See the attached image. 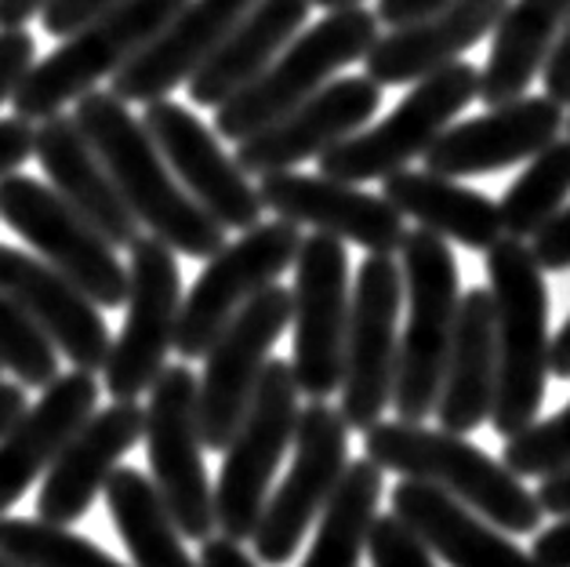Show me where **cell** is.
Masks as SVG:
<instances>
[{
	"mask_svg": "<svg viewBox=\"0 0 570 567\" xmlns=\"http://www.w3.org/2000/svg\"><path fill=\"white\" fill-rule=\"evenodd\" d=\"M73 120L106 164L138 226H146L175 255L189 258H212L226 244V229L183 189L142 120L131 117L128 102H120L114 91H88L77 99Z\"/></svg>",
	"mask_w": 570,
	"mask_h": 567,
	"instance_id": "cell-1",
	"label": "cell"
},
{
	"mask_svg": "<svg viewBox=\"0 0 570 567\" xmlns=\"http://www.w3.org/2000/svg\"><path fill=\"white\" fill-rule=\"evenodd\" d=\"M364 454L382 469L407 480H425L448 491L509 535H531L541 524L538 495L505 462L491 459L483 448L469 444L462 433L425 430L422 422H374L364 430Z\"/></svg>",
	"mask_w": 570,
	"mask_h": 567,
	"instance_id": "cell-2",
	"label": "cell"
},
{
	"mask_svg": "<svg viewBox=\"0 0 570 567\" xmlns=\"http://www.w3.org/2000/svg\"><path fill=\"white\" fill-rule=\"evenodd\" d=\"M487 276L494 302L498 385L491 426L502 437L527 430L546 400L549 382V287L531 244L502 237L487 247Z\"/></svg>",
	"mask_w": 570,
	"mask_h": 567,
	"instance_id": "cell-3",
	"label": "cell"
},
{
	"mask_svg": "<svg viewBox=\"0 0 570 567\" xmlns=\"http://www.w3.org/2000/svg\"><path fill=\"white\" fill-rule=\"evenodd\" d=\"M400 273L407 328L396 345V379L389 404L403 422H425L436 408L458 302H462L458 262L448 241L419 226L400 244Z\"/></svg>",
	"mask_w": 570,
	"mask_h": 567,
	"instance_id": "cell-4",
	"label": "cell"
},
{
	"mask_svg": "<svg viewBox=\"0 0 570 567\" xmlns=\"http://www.w3.org/2000/svg\"><path fill=\"white\" fill-rule=\"evenodd\" d=\"M379 26L382 22L374 11L353 4L327 11V19H320L305 33L298 30L252 85H244L222 106H215V135H222L226 143H240V138L266 128L269 120L309 99L327 80H335L338 69L364 59L367 48L379 40Z\"/></svg>",
	"mask_w": 570,
	"mask_h": 567,
	"instance_id": "cell-5",
	"label": "cell"
},
{
	"mask_svg": "<svg viewBox=\"0 0 570 567\" xmlns=\"http://www.w3.org/2000/svg\"><path fill=\"white\" fill-rule=\"evenodd\" d=\"M186 0H120L102 16H95L80 30L62 37L48 59L33 62L11 91V109L22 120H45L62 114V106L77 102L114 77L146 40L168 22Z\"/></svg>",
	"mask_w": 570,
	"mask_h": 567,
	"instance_id": "cell-6",
	"label": "cell"
},
{
	"mask_svg": "<svg viewBox=\"0 0 570 567\" xmlns=\"http://www.w3.org/2000/svg\"><path fill=\"white\" fill-rule=\"evenodd\" d=\"M298 382L291 361L269 356L247 400V411L226 444L222 473L215 483V524L233 542H252L262 506L269 499L273 477L295 440Z\"/></svg>",
	"mask_w": 570,
	"mask_h": 567,
	"instance_id": "cell-7",
	"label": "cell"
},
{
	"mask_svg": "<svg viewBox=\"0 0 570 567\" xmlns=\"http://www.w3.org/2000/svg\"><path fill=\"white\" fill-rule=\"evenodd\" d=\"M480 95V69L472 62H448L436 74L414 80L403 102L385 120L360 128L316 157L320 175L338 183H382L385 175L419 160L440 131Z\"/></svg>",
	"mask_w": 570,
	"mask_h": 567,
	"instance_id": "cell-8",
	"label": "cell"
},
{
	"mask_svg": "<svg viewBox=\"0 0 570 567\" xmlns=\"http://www.w3.org/2000/svg\"><path fill=\"white\" fill-rule=\"evenodd\" d=\"M146 411V448L149 469L164 506L183 538L204 542L215 524V488L204 466V437L197 419V375L186 364L164 368L149 385Z\"/></svg>",
	"mask_w": 570,
	"mask_h": 567,
	"instance_id": "cell-9",
	"label": "cell"
},
{
	"mask_svg": "<svg viewBox=\"0 0 570 567\" xmlns=\"http://www.w3.org/2000/svg\"><path fill=\"white\" fill-rule=\"evenodd\" d=\"M0 218L26 244L37 247L48 266L69 276L99 310L124 306L128 266H120L114 244L85 215H77L51 186L19 172L4 175L0 178Z\"/></svg>",
	"mask_w": 570,
	"mask_h": 567,
	"instance_id": "cell-10",
	"label": "cell"
},
{
	"mask_svg": "<svg viewBox=\"0 0 570 567\" xmlns=\"http://www.w3.org/2000/svg\"><path fill=\"white\" fill-rule=\"evenodd\" d=\"M128 252L131 266L128 295H124L128 316L102 364L106 390L114 400H138L149 393V385L168 368L178 310H183V273L171 247L149 233V237H135Z\"/></svg>",
	"mask_w": 570,
	"mask_h": 567,
	"instance_id": "cell-11",
	"label": "cell"
},
{
	"mask_svg": "<svg viewBox=\"0 0 570 567\" xmlns=\"http://www.w3.org/2000/svg\"><path fill=\"white\" fill-rule=\"evenodd\" d=\"M403 273L393 255H367L350 295V328L342 356V419L350 430H371L393 400L400 345Z\"/></svg>",
	"mask_w": 570,
	"mask_h": 567,
	"instance_id": "cell-12",
	"label": "cell"
},
{
	"mask_svg": "<svg viewBox=\"0 0 570 567\" xmlns=\"http://www.w3.org/2000/svg\"><path fill=\"white\" fill-rule=\"evenodd\" d=\"M302 244V226L276 218V223H255L244 237L222 244L207 258L193 292L183 299L175 328V353L193 361L204 356L215 335L233 321V313L247 306L262 287L276 284V276L295 266Z\"/></svg>",
	"mask_w": 570,
	"mask_h": 567,
	"instance_id": "cell-13",
	"label": "cell"
},
{
	"mask_svg": "<svg viewBox=\"0 0 570 567\" xmlns=\"http://www.w3.org/2000/svg\"><path fill=\"white\" fill-rule=\"evenodd\" d=\"M291 444H295V459H291L284 483L262 506L258 528L252 535L255 557L269 567H281L295 557L305 531L313 528L331 491L338 488L350 466V426L327 400H313L309 408L298 411Z\"/></svg>",
	"mask_w": 570,
	"mask_h": 567,
	"instance_id": "cell-14",
	"label": "cell"
},
{
	"mask_svg": "<svg viewBox=\"0 0 570 567\" xmlns=\"http://www.w3.org/2000/svg\"><path fill=\"white\" fill-rule=\"evenodd\" d=\"M291 324H295L298 393L327 400L342 385L345 328H350V252L331 233L302 237L291 287Z\"/></svg>",
	"mask_w": 570,
	"mask_h": 567,
	"instance_id": "cell-15",
	"label": "cell"
},
{
	"mask_svg": "<svg viewBox=\"0 0 570 567\" xmlns=\"http://www.w3.org/2000/svg\"><path fill=\"white\" fill-rule=\"evenodd\" d=\"M291 328V292L269 284L233 313L204 353V375L197 379V419L204 448L226 451L240 426L255 382L266 368L276 339Z\"/></svg>",
	"mask_w": 570,
	"mask_h": 567,
	"instance_id": "cell-16",
	"label": "cell"
},
{
	"mask_svg": "<svg viewBox=\"0 0 570 567\" xmlns=\"http://www.w3.org/2000/svg\"><path fill=\"white\" fill-rule=\"evenodd\" d=\"M142 128L153 138V146L160 149V157L168 160L183 189L222 229L244 233L258 223L262 212H266L258 186H252L240 164L222 149L218 135L193 117L186 106L171 99L146 102Z\"/></svg>",
	"mask_w": 570,
	"mask_h": 567,
	"instance_id": "cell-17",
	"label": "cell"
},
{
	"mask_svg": "<svg viewBox=\"0 0 570 567\" xmlns=\"http://www.w3.org/2000/svg\"><path fill=\"white\" fill-rule=\"evenodd\" d=\"M379 106L382 88L367 74L327 80L309 99H302L287 114L269 120L266 128L240 138L233 160L240 164L244 175L287 172L302 160H316L324 149L367 128V120L379 114Z\"/></svg>",
	"mask_w": 570,
	"mask_h": 567,
	"instance_id": "cell-18",
	"label": "cell"
},
{
	"mask_svg": "<svg viewBox=\"0 0 570 567\" xmlns=\"http://www.w3.org/2000/svg\"><path fill=\"white\" fill-rule=\"evenodd\" d=\"M258 197L276 218L360 244L367 255H393L407 237L403 215L385 197L327 175H302L291 168L258 175Z\"/></svg>",
	"mask_w": 570,
	"mask_h": 567,
	"instance_id": "cell-19",
	"label": "cell"
},
{
	"mask_svg": "<svg viewBox=\"0 0 570 567\" xmlns=\"http://www.w3.org/2000/svg\"><path fill=\"white\" fill-rule=\"evenodd\" d=\"M563 106L549 95H520V99L487 106L483 117L454 120L425 149L429 172L448 178H472L531 160L563 131Z\"/></svg>",
	"mask_w": 570,
	"mask_h": 567,
	"instance_id": "cell-20",
	"label": "cell"
},
{
	"mask_svg": "<svg viewBox=\"0 0 570 567\" xmlns=\"http://www.w3.org/2000/svg\"><path fill=\"white\" fill-rule=\"evenodd\" d=\"M146 411L138 400H114L102 411H91L45 469V483L37 495V517L69 528L88 517L91 502L99 499L109 473L120 466L138 440H142Z\"/></svg>",
	"mask_w": 570,
	"mask_h": 567,
	"instance_id": "cell-21",
	"label": "cell"
},
{
	"mask_svg": "<svg viewBox=\"0 0 570 567\" xmlns=\"http://www.w3.org/2000/svg\"><path fill=\"white\" fill-rule=\"evenodd\" d=\"M255 0H186L175 16L109 77V91L120 102H157L212 59L236 19Z\"/></svg>",
	"mask_w": 570,
	"mask_h": 567,
	"instance_id": "cell-22",
	"label": "cell"
},
{
	"mask_svg": "<svg viewBox=\"0 0 570 567\" xmlns=\"http://www.w3.org/2000/svg\"><path fill=\"white\" fill-rule=\"evenodd\" d=\"M0 295H8L80 371H102L109 356L106 316L80 287L48 262L0 244Z\"/></svg>",
	"mask_w": 570,
	"mask_h": 567,
	"instance_id": "cell-23",
	"label": "cell"
},
{
	"mask_svg": "<svg viewBox=\"0 0 570 567\" xmlns=\"http://www.w3.org/2000/svg\"><path fill=\"white\" fill-rule=\"evenodd\" d=\"M505 4L509 0H451L422 19L379 33L360 62L379 88L414 85L491 37Z\"/></svg>",
	"mask_w": 570,
	"mask_h": 567,
	"instance_id": "cell-24",
	"label": "cell"
},
{
	"mask_svg": "<svg viewBox=\"0 0 570 567\" xmlns=\"http://www.w3.org/2000/svg\"><path fill=\"white\" fill-rule=\"evenodd\" d=\"M99 408V382L95 371H66L45 385V397L26 408L16 422L0 433V517L16 506L30 483L45 473L51 459L66 444L88 414Z\"/></svg>",
	"mask_w": 570,
	"mask_h": 567,
	"instance_id": "cell-25",
	"label": "cell"
},
{
	"mask_svg": "<svg viewBox=\"0 0 570 567\" xmlns=\"http://www.w3.org/2000/svg\"><path fill=\"white\" fill-rule=\"evenodd\" d=\"M33 157L51 178V189L85 215L114 247H128L138 237V218L124 204L120 189L109 178L106 164L80 135L77 120L66 114H51L33 128Z\"/></svg>",
	"mask_w": 570,
	"mask_h": 567,
	"instance_id": "cell-26",
	"label": "cell"
},
{
	"mask_svg": "<svg viewBox=\"0 0 570 567\" xmlns=\"http://www.w3.org/2000/svg\"><path fill=\"white\" fill-rule=\"evenodd\" d=\"M393 514L451 567H546L534 553H523L494 531L480 514L451 499L425 480L403 477L393 488Z\"/></svg>",
	"mask_w": 570,
	"mask_h": 567,
	"instance_id": "cell-27",
	"label": "cell"
},
{
	"mask_svg": "<svg viewBox=\"0 0 570 567\" xmlns=\"http://www.w3.org/2000/svg\"><path fill=\"white\" fill-rule=\"evenodd\" d=\"M498 385V342H494V302L487 287H472L458 302L454 331L443 382L433 414L440 430L472 433L491 419Z\"/></svg>",
	"mask_w": 570,
	"mask_h": 567,
	"instance_id": "cell-28",
	"label": "cell"
},
{
	"mask_svg": "<svg viewBox=\"0 0 570 567\" xmlns=\"http://www.w3.org/2000/svg\"><path fill=\"white\" fill-rule=\"evenodd\" d=\"M313 11V0H255L244 11L226 40L215 48L197 74L189 77V99L215 109L266 69L284 45L295 37Z\"/></svg>",
	"mask_w": 570,
	"mask_h": 567,
	"instance_id": "cell-29",
	"label": "cell"
},
{
	"mask_svg": "<svg viewBox=\"0 0 570 567\" xmlns=\"http://www.w3.org/2000/svg\"><path fill=\"white\" fill-rule=\"evenodd\" d=\"M382 197L396 207L403 218H414L422 229L454 241L472 252H487L494 241L505 237L502 212L491 197L462 186L458 178L436 172L400 168L382 178Z\"/></svg>",
	"mask_w": 570,
	"mask_h": 567,
	"instance_id": "cell-30",
	"label": "cell"
},
{
	"mask_svg": "<svg viewBox=\"0 0 570 567\" xmlns=\"http://www.w3.org/2000/svg\"><path fill=\"white\" fill-rule=\"evenodd\" d=\"M570 19V0H509L491 30V51L480 69V95L487 106L520 99L531 91L552 45Z\"/></svg>",
	"mask_w": 570,
	"mask_h": 567,
	"instance_id": "cell-31",
	"label": "cell"
},
{
	"mask_svg": "<svg viewBox=\"0 0 570 567\" xmlns=\"http://www.w3.org/2000/svg\"><path fill=\"white\" fill-rule=\"evenodd\" d=\"M106 506L135 567H200L183 546V531L164 506L157 483L131 466H117L106 480Z\"/></svg>",
	"mask_w": 570,
	"mask_h": 567,
	"instance_id": "cell-32",
	"label": "cell"
},
{
	"mask_svg": "<svg viewBox=\"0 0 570 567\" xmlns=\"http://www.w3.org/2000/svg\"><path fill=\"white\" fill-rule=\"evenodd\" d=\"M385 469L374 466L367 454L345 466L338 488L331 491L327 506L316 517L313 549L302 567H360L367 553L371 520L379 517Z\"/></svg>",
	"mask_w": 570,
	"mask_h": 567,
	"instance_id": "cell-33",
	"label": "cell"
},
{
	"mask_svg": "<svg viewBox=\"0 0 570 567\" xmlns=\"http://www.w3.org/2000/svg\"><path fill=\"white\" fill-rule=\"evenodd\" d=\"M570 201V138H556L541 154L527 160L523 175L505 189L502 204V229L505 237L531 241Z\"/></svg>",
	"mask_w": 570,
	"mask_h": 567,
	"instance_id": "cell-34",
	"label": "cell"
},
{
	"mask_svg": "<svg viewBox=\"0 0 570 567\" xmlns=\"http://www.w3.org/2000/svg\"><path fill=\"white\" fill-rule=\"evenodd\" d=\"M0 560L19 567H124L88 538L40 517H0Z\"/></svg>",
	"mask_w": 570,
	"mask_h": 567,
	"instance_id": "cell-35",
	"label": "cell"
},
{
	"mask_svg": "<svg viewBox=\"0 0 570 567\" xmlns=\"http://www.w3.org/2000/svg\"><path fill=\"white\" fill-rule=\"evenodd\" d=\"M0 368L19 379L22 390H45L59 375V350L8 295H0Z\"/></svg>",
	"mask_w": 570,
	"mask_h": 567,
	"instance_id": "cell-36",
	"label": "cell"
},
{
	"mask_svg": "<svg viewBox=\"0 0 570 567\" xmlns=\"http://www.w3.org/2000/svg\"><path fill=\"white\" fill-rule=\"evenodd\" d=\"M502 462L517 477H549L570 466V404L546 422H531L527 430L505 437Z\"/></svg>",
	"mask_w": 570,
	"mask_h": 567,
	"instance_id": "cell-37",
	"label": "cell"
},
{
	"mask_svg": "<svg viewBox=\"0 0 570 567\" xmlns=\"http://www.w3.org/2000/svg\"><path fill=\"white\" fill-rule=\"evenodd\" d=\"M367 553L374 567H436L429 546L396 514L371 520Z\"/></svg>",
	"mask_w": 570,
	"mask_h": 567,
	"instance_id": "cell-38",
	"label": "cell"
},
{
	"mask_svg": "<svg viewBox=\"0 0 570 567\" xmlns=\"http://www.w3.org/2000/svg\"><path fill=\"white\" fill-rule=\"evenodd\" d=\"M33 62H37V40L33 33H26V26L0 30V102L11 99V91L19 88V80Z\"/></svg>",
	"mask_w": 570,
	"mask_h": 567,
	"instance_id": "cell-39",
	"label": "cell"
},
{
	"mask_svg": "<svg viewBox=\"0 0 570 567\" xmlns=\"http://www.w3.org/2000/svg\"><path fill=\"white\" fill-rule=\"evenodd\" d=\"M527 244H531V255L538 258L541 270L549 273L570 270V204H563Z\"/></svg>",
	"mask_w": 570,
	"mask_h": 567,
	"instance_id": "cell-40",
	"label": "cell"
},
{
	"mask_svg": "<svg viewBox=\"0 0 570 567\" xmlns=\"http://www.w3.org/2000/svg\"><path fill=\"white\" fill-rule=\"evenodd\" d=\"M114 4H120V0H51V4L40 11V26H45L48 37H69Z\"/></svg>",
	"mask_w": 570,
	"mask_h": 567,
	"instance_id": "cell-41",
	"label": "cell"
},
{
	"mask_svg": "<svg viewBox=\"0 0 570 567\" xmlns=\"http://www.w3.org/2000/svg\"><path fill=\"white\" fill-rule=\"evenodd\" d=\"M33 157V120L4 117L0 120V178L19 172Z\"/></svg>",
	"mask_w": 570,
	"mask_h": 567,
	"instance_id": "cell-42",
	"label": "cell"
},
{
	"mask_svg": "<svg viewBox=\"0 0 570 567\" xmlns=\"http://www.w3.org/2000/svg\"><path fill=\"white\" fill-rule=\"evenodd\" d=\"M541 80H546V95L552 102L570 106V19L563 26L560 40L552 45L546 66H541Z\"/></svg>",
	"mask_w": 570,
	"mask_h": 567,
	"instance_id": "cell-43",
	"label": "cell"
},
{
	"mask_svg": "<svg viewBox=\"0 0 570 567\" xmlns=\"http://www.w3.org/2000/svg\"><path fill=\"white\" fill-rule=\"evenodd\" d=\"M534 557L546 567H570V517H560V524L538 535Z\"/></svg>",
	"mask_w": 570,
	"mask_h": 567,
	"instance_id": "cell-44",
	"label": "cell"
},
{
	"mask_svg": "<svg viewBox=\"0 0 570 567\" xmlns=\"http://www.w3.org/2000/svg\"><path fill=\"white\" fill-rule=\"evenodd\" d=\"M200 567H258L255 557L233 538H204L200 546Z\"/></svg>",
	"mask_w": 570,
	"mask_h": 567,
	"instance_id": "cell-45",
	"label": "cell"
},
{
	"mask_svg": "<svg viewBox=\"0 0 570 567\" xmlns=\"http://www.w3.org/2000/svg\"><path fill=\"white\" fill-rule=\"evenodd\" d=\"M443 4H451V0H379V11H374V16H379L382 26L393 30V26H407Z\"/></svg>",
	"mask_w": 570,
	"mask_h": 567,
	"instance_id": "cell-46",
	"label": "cell"
},
{
	"mask_svg": "<svg viewBox=\"0 0 570 567\" xmlns=\"http://www.w3.org/2000/svg\"><path fill=\"white\" fill-rule=\"evenodd\" d=\"M534 495H538L541 514H549V517H570V466L560 469V473L541 477V488Z\"/></svg>",
	"mask_w": 570,
	"mask_h": 567,
	"instance_id": "cell-47",
	"label": "cell"
},
{
	"mask_svg": "<svg viewBox=\"0 0 570 567\" xmlns=\"http://www.w3.org/2000/svg\"><path fill=\"white\" fill-rule=\"evenodd\" d=\"M51 0H0V30H11V26H26L37 19Z\"/></svg>",
	"mask_w": 570,
	"mask_h": 567,
	"instance_id": "cell-48",
	"label": "cell"
},
{
	"mask_svg": "<svg viewBox=\"0 0 570 567\" xmlns=\"http://www.w3.org/2000/svg\"><path fill=\"white\" fill-rule=\"evenodd\" d=\"M26 411V393L19 382H0V433Z\"/></svg>",
	"mask_w": 570,
	"mask_h": 567,
	"instance_id": "cell-49",
	"label": "cell"
},
{
	"mask_svg": "<svg viewBox=\"0 0 570 567\" xmlns=\"http://www.w3.org/2000/svg\"><path fill=\"white\" fill-rule=\"evenodd\" d=\"M549 375L570 379V321L560 328V335L549 342Z\"/></svg>",
	"mask_w": 570,
	"mask_h": 567,
	"instance_id": "cell-50",
	"label": "cell"
},
{
	"mask_svg": "<svg viewBox=\"0 0 570 567\" xmlns=\"http://www.w3.org/2000/svg\"><path fill=\"white\" fill-rule=\"evenodd\" d=\"M353 4H364V0H313V8H327V11H335V8H353Z\"/></svg>",
	"mask_w": 570,
	"mask_h": 567,
	"instance_id": "cell-51",
	"label": "cell"
},
{
	"mask_svg": "<svg viewBox=\"0 0 570 567\" xmlns=\"http://www.w3.org/2000/svg\"><path fill=\"white\" fill-rule=\"evenodd\" d=\"M0 567H19V564H11V560H0Z\"/></svg>",
	"mask_w": 570,
	"mask_h": 567,
	"instance_id": "cell-52",
	"label": "cell"
},
{
	"mask_svg": "<svg viewBox=\"0 0 570 567\" xmlns=\"http://www.w3.org/2000/svg\"><path fill=\"white\" fill-rule=\"evenodd\" d=\"M563 128H567V138H570V117L563 120Z\"/></svg>",
	"mask_w": 570,
	"mask_h": 567,
	"instance_id": "cell-53",
	"label": "cell"
}]
</instances>
